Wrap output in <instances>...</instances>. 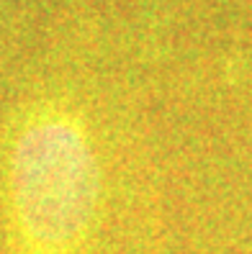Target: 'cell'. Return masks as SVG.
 <instances>
[{"instance_id":"cell-1","label":"cell","mask_w":252,"mask_h":254,"mask_svg":"<svg viewBox=\"0 0 252 254\" xmlns=\"http://www.w3.org/2000/svg\"><path fill=\"white\" fill-rule=\"evenodd\" d=\"M106 170L85 111L39 95L0 131V231L8 254H93Z\"/></svg>"}]
</instances>
